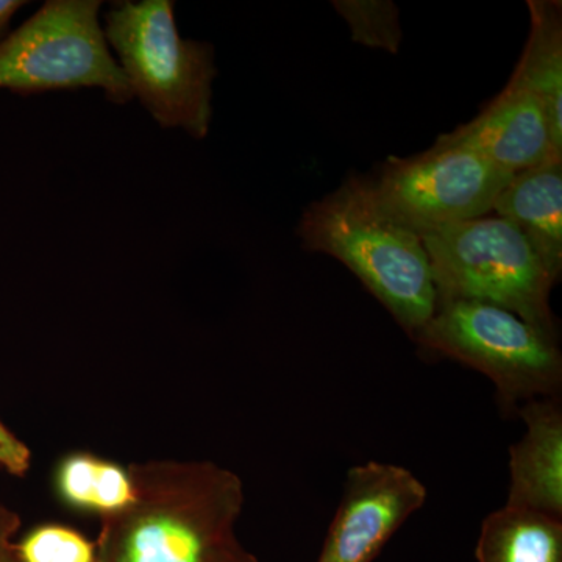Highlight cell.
Returning <instances> with one entry per match:
<instances>
[{
  "label": "cell",
  "mask_w": 562,
  "mask_h": 562,
  "mask_svg": "<svg viewBox=\"0 0 562 562\" xmlns=\"http://www.w3.org/2000/svg\"><path fill=\"white\" fill-rule=\"evenodd\" d=\"M128 475L133 501L102 516L95 562H258L236 536V473L210 461H151Z\"/></svg>",
  "instance_id": "obj_1"
},
{
  "label": "cell",
  "mask_w": 562,
  "mask_h": 562,
  "mask_svg": "<svg viewBox=\"0 0 562 562\" xmlns=\"http://www.w3.org/2000/svg\"><path fill=\"white\" fill-rule=\"evenodd\" d=\"M297 235L306 250L341 261L412 338L431 319L438 295L422 236L380 206L368 176L350 173L310 203Z\"/></svg>",
  "instance_id": "obj_2"
},
{
  "label": "cell",
  "mask_w": 562,
  "mask_h": 562,
  "mask_svg": "<svg viewBox=\"0 0 562 562\" xmlns=\"http://www.w3.org/2000/svg\"><path fill=\"white\" fill-rule=\"evenodd\" d=\"M102 29L133 99H138L162 128H181L192 138H206L217 74L214 47L181 38L173 2L114 3Z\"/></svg>",
  "instance_id": "obj_3"
},
{
  "label": "cell",
  "mask_w": 562,
  "mask_h": 562,
  "mask_svg": "<svg viewBox=\"0 0 562 562\" xmlns=\"http://www.w3.org/2000/svg\"><path fill=\"white\" fill-rule=\"evenodd\" d=\"M420 236L438 303L475 301L501 306L560 342L550 308L557 281L513 224L483 216Z\"/></svg>",
  "instance_id": "obj_4"
},
{
  "label": "cell",
  "mask_w": 562,
  "mask_h": 562,
  "mask_svg": "<svg viewBox=\"0 0 562 562\" xmlns=\"http://www.w3.org/2000/svg\"><path fill=\"white\" fill-rule=\"evenodd\" d=\"M414 341L491 380L506 413L535 398L560 397V342L501 306L475 301L436 305Z\"/></svg>",
  "instance_id": "obj_5"
},
{
  "label": "cell",
  "mask_w": 562,
  "mask_h": 562,
  "mask_svg": "<svg viewBox=\"0 0 562 562\" xmlns=\"http://www.w3.org/2000/svg\"><path fill=\"white\" fill-rule=\"evenodd\" d=\"M99 0H49L0 40V90L22 95L98 88L131 102V85L111 54Z\"/></svg>",
  "instance_id": "obj_6"
},
{
  "label": "cell",
  "mask_w": 562,
  "mask_h": 562,
  "mask_svg": "<svg viewBox=\"0 0 562 562\" xmlns=\"http://www.w3.org/2000/svg\"><path fill=\"white\" fill-rule=\"evenodd\" d=\"M513 176L475 151L435 140L413 157L387 158L368 179L380 206L424 235L487 216Z\"/></svg>",
  "instance_id": "obj_7"
},
{
  "label": "cell",
  "mask_w": 562,
  "mask_h": 562,
  "mask_svg": "<svg viewBox=\"0 0 562 562\" xmlns=\"http://www.w3.org/2000/svg\"><path fill=\"white\" fill-rule=\"evenodd\" d=\"M408 469L368 461L347 472L341 502L316 562H373L402 525L427 502Z\"/></svg>",
  "instance_id": "obj_8"
},
{
  "label": "cell",
  "mask_w": 562,
  "mask_h": 562,
  "mask_svg": "<svg viewBox=\"0 0 562 562\" xmlns=\"http://www.w3.org/2000/svg\"><path fill=\"white\" fill-rule=\"evenodd\" d=\"M436 140L475 151L509 173L562 158L541 103L509 83L472 121Z\"/></svg>",
  "instance_id": "obj_9"
},
{
  "label": "cell",
  "mask_w": 562,
  "mask_h": 562,
  "mask_svg": "<svg viewBox=\"0 0 562 562\" xmlns=\"http://www.w3.org/2000/svg\"><path fill=\"white\" fill-rule=\"evenodd\" d=\"M525 435L509 449L506 506L562 519V406L560 397L524 403Z\"/></svg>",
  "instance_id": "obj_10"
},
{
  "label": "cell",
  "mask_w": 562,
  "mask_h": 562,
  "mask_svg": "<svg viewBox=\"0 0 562 562\" xmlns=\"http://www.w3.org/2000/svg\"><path fill=\"white\" fill-rule=\"evenodd\" d=\"M520 233L552 279L562 276V158L514 173L492 206Z\"/></svg>",
  "instance_id": "obj_11"
},
{
  "label": "cell",
  "mask_w": 562,
  "mask_h": 562,
  "mask_svg": "<svg viewBox=\"0 0 562 562\" xmlns=\"http://www.w3.org/2000/svg\"><path fill=\"white\" fill-rule=\"evenodd\" d=\"M528 10L530 33L508 83L538 99L562 155V3L528 0Z\"/></svg>",
  "instance_id": "obj_12"
},
{
  "label": "cell",
  "mask_w": 562,
  "mask_h": 562,
  "mask_svg": "<svg viewBox=\"0 0 562 562\" xmlns=\"http://www.w3.org/2000/svg\"><path fill=\"white\" fill-rule=\"evenodd\" d=\"M476 562H562V519L503 506L483 520Z\"/></svg>",
  "instance_id": "obj_13"
},
{
  "label": "cell",
  "mask_w": 562,
  "mask_h": 562,
  "mask_svg": "<svg viewBox=\"0 0 562 562\" xmlns=\"http://www.w3.org/2000/svg\"><path fill=\"white\" fill-rule=\"evenodd\" d=\"M58 490L69 505L105 514L120 512L133 501L131 475L121 465L92 454L66 458L58 469Z\"/></svg>",
  "instance_id": "obj_14"
},
{
  "label": "cell",
  "mask_w": 562,
  "mask_h": 562,
  "mask_svg": "<svg viewBox=\"0 0 562 562\" xmlns=\"http://www.w3.org/2000/svg\"><path fill=\"white\" fill-rule=\"evenodd\" d=\"M331 5L349 25L355 43L390 54L401 49V16L391 0H333Z\"/></svg>",
  "instance_id": "obj_15"
},
{
  "label": "cell",
  "mask_w": 562,
  "mask_h": 562,
  "mask_svg": "<svg viewBox=\"0 0 562 562\" xmlns=\"http://www.w3.org/2000/svg\"><path fill=\"white\" fill-rule=\"evenodd\" d=\"M21 562H95V543L61 525L33 530L18 547Z\"/></svg>",
  "instance_id": "obj_16"
},
{
  "label": "cell",
  "mask_w": 562,
  "mask_h": 562,
  "mask_svg": "<svg viewBox=\"0 0 562 562\" xmlns=\"http://www.w3.org/2000/svg\"><path fill=\"white\" fill-rule=\"evenodd\" d=\"M31 450L0 424V465L13 475H24L31 468Z\"/></svg>",
  "instance_id": "obj_17"
},
{
  "label": "cell",
  "mask_w": 562,
  "mask_h": 562,
  "mask_svg": "<svg viewBox=\"0 0 562 562\" xmlns=\"http://www.w3.org/2000/svg\"><path fill=\"white\" fill-rule=\"evenodd\" d=\"M25 5L21 0H0V40L9 29L11 18Z\"/></svg>",
  "instance_id": "obj_18"
}]
</instances>
